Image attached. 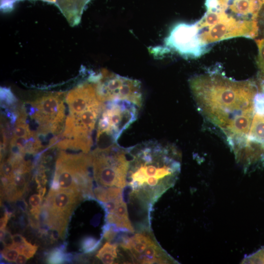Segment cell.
Returning a JSON list of instances; mask_svg holds the SVG:
<instances>
[{
    "mask_svg": "<svg viewBox=\"0 0 264 264\" xmlns=\"http://www.w3.org/2000/svg\"><path fill=\"white\" fill-rule=\"evenodd\" d=\"M10 0V1H11L13 3H15L16 1H18V0ZM43 0V1H46V2H50V3H54L55 4L56 3H57V2H62V1H65L66 0Z\"/></svg>",
    "mask_w": 264,
    "mask_h": 264,
    "instance_id": "26",
    "label": "cell"
},
{
    "mask_svg": "<svg viewBox=\"0 0 264 264\" xmlns=\"http://www.w3.org/2000/svg\"><path fill=\"white\" fill-rule=\"evenodd\" d=\"M137 107L131 102L120 100L108 101L103 106L97 129L98 148L116 143L123 132L136 120Z\"/></svg>",
    "mask_w": 264,
    "mask_h": 264,
    "instance_id": "4",
    "label": "cell"
},
{
    "mask_svg": "<svg viewBox=\"0 0 264 264\" xmlns=\"http://www.w3.org/2000/svg\"><path fill=\"white\" fill-rule=\"evenodd\" d=\"M18 250L11 246H4L1 251V254L3 258L8 262H15L17 257L19 255Z\"/></svg>",
    "mask_w": 264,
    "mask_h": 264,
    "instance_id": "18",
    "label": "cell"
},
{
    "mask_svg": "<svg viewBox=\"0 0 264 264\" xmlns=\"http://www.w3.org/2000/svg\"><path fill=\"white\" fill-rule=\"evenodd\" d=\"M13 244L10 246L19 245L25 242L26 240L21 235L15 234L12 236Z\"/></svg>",
    "mask_w": 264,
    "mask_h": 264,
    "instance_id": "23",
    "label": "cell"
},
{
    "mask_svg": "<svg viewBox=\"0 0 264 264\" xmlns=\"http://www.w3.org/2000/svg\"><path fill=\"white\" fill-rule=\"evenodd\" d=\"M258 48L256 63L260 71L261 76L264 78V37L255 40Z\"/></svg>",
    "mask_w": 264,
    "mask_h": 264,
    "instance_id": "15",
    "label": "cell"
},
{
    "mask_svg": "<svg viewBox=\"0 0 264 264\" xmlns=\"http://www.w3.org/2000/svg\"><path fill=\"white\" fill-rule=\"evenodd\" d=\"M65 260L64 255L59 249L53 250L48 255L46 259L47 262L49 264H60Z\"/></svg>",
    "mask_w": 264,
    "mask_h": 264,
    "instance_id": "20",
    "label": "cell"
},
{
    "mask_svg": "<svg viewBox=\"0 0 264 264\" xmlns=\"http://www.w3.org/2000/svg\"><path fill=\"white\" fill-rule=\"evenodd\" d=\"M0 97L1 100L4 102L7 105H12L16 101L10 90L6 88H1Z\"/></svg>",
    "mask_w": 264,
    "mask_h": 264,
    "instance_id": "21",
    "label": "cell"
},
{
    "mask_svg": "<svg viewBox=\"0 0 264 264\" xmlns=\"http://www.w3.org/2000/svg\"><path fill=\"white\" fill-rule=\"evenodd\" d=\"M106 221L107 225L114 227L119 232L133 233L134 232L123 198L119 200L111 212L106 214Z\"/></svg>",
    "mask_w": 264,
    "mask_h": 264,
    "instance_id": "12",
    "label": "cell"
},
{
    "mask_svg": "<svg viewBox=\"0 0 264 264\" xmlns=\"http://www.w3.org/2000/svg\"><path fill=\"white\" fill-rule=\"evenodd\" d=\"M31 103L35 108L31 117L43 127L58 128L65 116V107L60 94L44 95Z\"/></svg>",
    "mask_w": 264,
    "mask_h": 264,
    "instance_id": "9",
    "label": "cell"
},
{
    "mask_svg": "<svg viewBox=\"0 0 264 264\" xmlns=\"http://www.w3.org/2000/svg\"><path fill=\"white\" fill-rule=\"evenodd\" d=\"M66 99L70 114L72 115H77L90 106L100 101L97 96L95 82L90 77L88 82L70 90L67 94Z\"/></svg>",
    "mask_w": 264,
    "mask_h": 264,
    "instance_id": "10",
    "label": "cell"
},
{
    "mask_svg": "<svg viewBox=\"0 0 264 264\" xmlns=\"http://www.w3.org/2000/svg\"><path fill=\"white\" fill-rule=\"evenodd\" d=\"M129 148L116 145L97 148L91 154L93 175L99 186L118 187L127 186L129 167Z\"/></svg>",
    "mask_w": 264,
    "mask_h": 264,
    "instance_id": "3",
    "label": "cell"
},
{
    "mask_svg": "<svg viewBox=\"0 0 264 264\" xmlns=\"http://www.w3.org/2000/svg\"><path fill=\"white\" fill-rule=\"evenodd\" d=\"M99 241L92 237L84 239L82 242V248L86 253L94 250L99 246Z\"/></svg>",
    "mask_w": 264,
    "mask_h": 264,
    "instance_id": "19",
    "label": "cell"
},
{
    "mask_svg": "<svg viewBox=\"0 0 264 264\" xmlns=\"http://www.w3.org/2000/svg\"><path fill=\"white\" fill-rule=\"evenodd\" d=\"M96 91L101 102L126 100L141 107L143 103L140 82L103 69L97 74Z\"/></svg>",
    "mask_w": 264,
    "mask_h": 264,
    "instance_id": "5",
    "label": "cell"
},
{
    "mask_svg": "<svg viewBox=\"0 0 264 264\" xmlns=\"http://www.w3.org/2000/svg\"><path fill=\"white\" fill-rule=\"evenodd\" d=\"M263 82L259 78L228 79L215 84L198 106L199 111L219 129L228 144L240 145L248 138L256 113V96Z\"/></svg>",
    "mask_w": 264,
    "mask_h": 264,
    "instance_id": "1",
    "label": "cell"
},
{
    "mask_svg": "<svg viewBox=\"0 0 264 264\" xmlns=\"http://www.w3.org/2000/svg\"><path fill=\"white\" fill-rule=\"evenodd\" d=\"M250 259L255 263H264V247L251 256Z\"/></svg>",
    "mask_w": 264,
    "mask_h": 264,
    "instance_id": "22",
    "label": "cell"
},
{
    "mask_svg": "<svg viewBox=\"0 0 264 264\" xmlns=\"http://www.w3.org/2000/svg\"><path fill=\"white\" fill-rule=\"evenodd\" d=\"M94 196L101 203L114 200L123 195V189L98 186L93 190Z\"/></svg>",
    "mask_w": 264,
    "mask_h": 264,
    "instance_id": "14",
    "label": "cell"
},
{
    "mask_svg": "<svg viewBox=\"0 0 264 264\" xmlns=\"http://www.w3.org/2000/svg\"><path fill=\"white\" fill-rule=\"evenodd\" d=\"M165 45L186 58L200 57L210 50L201 41L196 22L175 25L166 38Z\"/></svg>",
    "mask_w": 264,
    "mask_h": 264,
    "instance_id": "7",
    "label": "cell"
},
{
    "mask_svg": "<svg viewBox=\"0 0 264 264\" xmlns=\"http://www.w3.org/2000/svg\"><path fill=\"white\" fill-rule=\"evenodd\" d=\"M223 11L239 20L258 23L260 7L257 0H228Z\"/></svg>",
    "mask_w": 264,
    "mask_h": 264,
    "instance_id": "11",
    "label": "cell"
},
{
    "mask_svg": "<svg viewBox=\"0 0 264 264\" xmlns=\"http://www.w3.org/2000/svg\"><path fill=\"white\" fill-rule=\"evenodd\" d=\"M28 259L24 255L20 253L15 261V263L18 264H25Z\"/></svg>",
    "mask_w": 264,
    "mask_h": 264,
    "instance_id": "25",
    "label": "cell"
},
{
    "mask_svg": "<svg viewBox=\"0 0 264 264\" xmlns=\"http://www.w3.org/2000/svg\"><path fill=\"white\" fill-rule=\"evenodd\" d=\"M220 20L215 24L199 30L201 41L206 45L235 38L254 39L259 36L258 22L239 20L222 11Z\"/></svg>",
    "mask_w": 264,
    "mask_h": 264,
    "instance_id": "6",
    "label": "cell"
},
{
    "mask_svg": "<svg viewBox=\"0 0 264 264\" xmlns=\"http://www.w3.org/2000/svg\"><path fill=\"white\" fill-rule=\"evenodd\" d=\"M119 245L108 241L98 251L96 258L105 264L116 263V260L118 258Z\"/></svg>",
    "mask_w": 264,
    "mask_h": 264,
    "instance_id": "13",
    "label": "cell"
},
{
    "mask_svg": "<svg viewBox=\"0 0 264 264\" xmlns=\"http://www.w3.org/2000/svg\"><path fill=\"white\" fill-rule=\"evenodd\" d=\"M130 160L127 186L130 198L148 209L175 184L180 171L175 148L148 141L129 148Z\"/></svg>",
    "mask_w": 264,
    "mask_h": 264,
    "instance_id": "2",
    "label": "cell"
},
{
    "mask_svg": "<svg viewBox=\"0 0 264 264\" xmlns=\"http://www.w3.org/2000/svg\"><path fill=\"white\" fill-rule=\"evenodd\" d=\"M42 198L39 193L33 194L29 198V203L31 207L30 212L36 218H38L40 213Z\"/></svg>",
    "mask_w": 264,
    "mask_h": 264,
    "instance_id": "17",
    "label": "cell"
},
{
    "mask_svg": "<svg viewBox=\"0 0 264 264\" xmlns=\"http://www.w3.org/2000/svg\"><path fill=\"white\" fill-rule=\"evenodd\" d=\"M11 247L17 249L19 253L23 254L28 259H30L34 256L38 248V246L32 244L27 241L22 244Z\"/></svg>",
    "mask_w": 264,
    "mask_h": 264,
    "instance_id": "16",
    "label": "cell"
},
{
    "mask_svg": "<svg viewBox=\"0 0 264 264\" xmlns=\"http://www.w3.org/2000/svg\"><path fill=\"white\" fill-rule=\"evenodd\" d=\"M9 218V215L7 213H5L4 215L0 219V230H4L6 224Z\"/></svg>",
    "mask_w": 264,
    "mask_h": 264,
    "instance_id": "24",
    "label": "cell"
},
{
    "mask_svg": "<svg viewBox=\"0 0 264 264\" xmlns=\"http://www.w3.org/2000/svg\"><path fill=\"white\" fill-rule=\"evenodd\" d=\"M82 196L72 191L50 189L45 202L47 221L59 235L64 231L69 216Z\"/></svg>",
    "mask_w": 264,
    "mask_h": 264,
    "instance_id": "8",
    "label": "cell"
}]
</instances>
